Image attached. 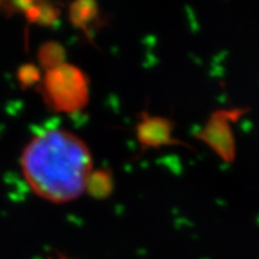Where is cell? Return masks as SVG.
Wrapping results in <instances>:
<instances>
[{
	"instance_id": "cell-1",
	"label": "cell",
	"mask_w": 259,
	"mask_h": 259,
	"mask_svg": "<svg viewBox=\"0 0 259 259\" xmlns=\"http://www.w3.org/2000/svg\"><path fill=\"white\" fill-rule=\"evenodd\" d=\"M21 167L37 196L52 202H69L88 188L93 157L89 147L74 134L49 130L25 147Z\"/></svg>"
},
{
	"instance_id": "cell-2",
	"label": "cell",
	"mask_w": 259,
	"mask_h": 259,
	"mask_svg": "<svg viewBox=\"0 0 259 259\" xmlns=\"http://www.w3.org/2000/svg\"><path fill=\"white\" fill-rule=\"evenodd\" d=\"M47 88L56 106L61 109H74L85 102V78L72 66L62 65L53 69V72L49 73Z\"/></svg>"
},
{
	"instance_id": "cell-3",
	"label": "cell",
	"mask_w": 259,
	"mask_h": 259,
	"mask_svg": "<svg viewBox=\"0 0 259 259\" xmlns=\"http://www.w3.org/2000/svg\"><path fill=\"white\" fill-rule=\"evenodd\" d=\"M139 139L151 146L169 142V126L163 119L146 118L139 126Z\"/></svg>"
}]
</instances>
